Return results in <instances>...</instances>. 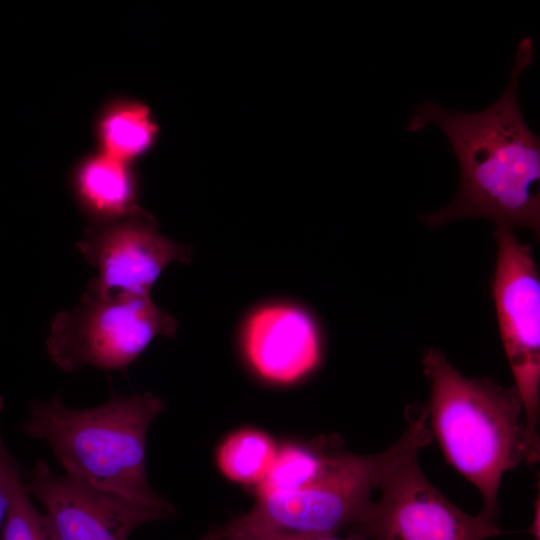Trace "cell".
<instances>
[{
  "label": "cell",
  "mask_w": 540,
  "mask_h": 540,
  "mask_svg": "<svg viewBox=\"0 0 540 540\" xmlns=\"http://www.w3.org/2000/svg\"><path fill=\"white\" fill-rule=\"evenodd\" d=\"M535 58L531 37L517 46L508 84L478 112L447 109L426 100L414 108L407 130L438 126L454 152L460 182L454 199L423 216L435 228L453 220L488 218L496 226L540 234V138L527 125L518 98L522 73Z\"/></svg>",
  "instance_id": "1"
},
{
  "label": "cell",
  "mask_w": 540,
  "mask_h": 540,
  "mask_svg": "<svg viewBox=\"0 0 540 540\" xmlns=\"http://www.w3.org/2000/svg\"><path fill=\"white\" fill-rule=\"evenodd\" d=\"M165 401L145 392L114 390L98 406L75 409L56 395L29 402L22 432L49 445L65 474L94 488L152 505L171 504L151 487L146 439Z\"/></svg>",
  "instance_id": "2"
},
{
  "label": "cell",
  "mask_w": 540,
  "mask_h": 540,
  "mask_svg": "<svg viewBox=\"0 0 540 540\" xmlns=\"http://www.w3.org/2000/svg\"><path fill=\"white\" fill-rule=\"evenodd\" d=\"M431 386L430 431L449 464L480 492L481 514L495 521L503 474L526 460L523 404L515 387L463 376L439 350L425 354Z\"/></svg>",
  "instance_id": "3"
},
{
  "label": "cell",
  "mask_w": 540,
  "mask_h": 540,
  "mask_svg": "<svg viewBox=\"0 0 540 540\" xmlns=\"http://www.w3.org/2000/svg\"><path fill=\"white\" fill-rule=\"evenodd\" d=\"M408 426L375 455L336 451L324 472L300 489L255 497L252 508L220 527L229 533L337 534L360 524L384 476L404 455L432 439L423 412L408 413Z\"/></svg>",
  "instance_id": "4"
},
{
  "label": "cell",
  "mask_w": 540,
  "mask_h": 540,
  "mask_svg": "<svg viewBox=\"0 0 540 540\" xmlns=\"http://www.w3.org/2000/svg\"><path fill=\"white\" fill-rule=\"evenodd\" d=\"M176 332V319L150 295L84 293L77 306L53 317L46 349L64 372L91 366L125 374L155 338Z\"/></svg>",
  "instance_id": "5"
},
{
  "label": "cell",
  "mask_w": 540,
  "mask_h": 540,
  "mask_svg": "<svg viewBox=\"0 0 540 540\" xmlns=\"http://www.w3.org/2000/svg\"><path fill=\"white\" fill-rule=\"evenodd\" d=\"M492 297L499 332L524 413L526 460L539 461L540 279L532 249L496 226Z\"/></svg>",
  "instance_id": "6"
},
{
  "label": "cell",
  "mask_w": 540,
  "mask_h": 540,
  "mask_svg": "<svg viewBox=\"0 0 540 540\" xmlns=\"http://www.w3.org/2000/svg\"><path fill=\"white\" fill-rule=\"evenodd\" d=\"M418 453H407L390 468L379 499L351 531L369 540H487L502 533L495 521L449 501L423 474Z\"/></svg>",
  "instance_id": "7"
},
{
  "label": "cell",
  "mask_w": 540,
  "mask_h": 540,
  "mask_svg": "<svg viewBox=\"0 0 540 540\" xmlns=\"http://www.w3.org/2000/svg\"><path fill=\"white\" fill-rule=\"evenodd\" d=\"M45 509L56 540H129L144 524L174 516L172 504L152 505L106 492L36 462L24 482Z\"/></svg>",
  "instance_id": "8"
},
{
  "label": "cell",
  "mask_w": 540,
  "mask_h": 540,
  "mask_svg": "<svg viewBox=\"0 0 540 540\" xmlns=\"http://www.w3.org/2000/svg\"><path fill=\"white\" fill-rule=\"evenodd\" d=\"M75 247L98 270L84 292L98 297L149 296L169 264L190 263L192 255L188 246L161 235L148 213L91 224Z\"/></svg>",
  "instance_id": "9"
},
{
  "label": "cell",
  "mask_w": 540,
  "mask_h": 540,
  "mask_svg": "<svg viewBox=\"0 0 540 540\" xmlns=\"http://www.w3.org/2000/svg\"><path fill=\"white\" fill-rule=\"evenodd\" d=\"M244 357L264 381L289 385L319 365L322 337L314 316L290 302H271L252 310L240 334Z\"/></svg>",
  "instance_id": "10"
},
{
  "label": "cell",
  "mask_w": 540,
  "mask_h": 540,
  "mask_svg": "<svg viewBox=\"0 0 540 540\" xmlns=\"http://www.w3.org/2000/svg\"><path fill=\"white\" fill-rule=\"evenodd\" d=\"M71 187L93 225L147 214L138 205V185L130 164L102 152L76 166Z\"/></svg>",
  "instance_id": "11"
},
{
  "label": "cell",
  "mask_w": 540,
  "mask_h": 540,
  "mask_svg": "<svg viewBox=\"0 0 540 540\" xmlns=\"http://www.w3.org/2000/svg\"><path fill=\"white\" fill-rule=\"evenodd\" d=\"M97 133L102 153L131 164L153 145L157 126L148 107L117 101L102 112Z\"/></svg>",
  "instance_id": "12"
},
{
  "label": "cell",
  "mask_w": 540,
  "mask_h": 540,
  "mask_svg": "<svg viewBox=\"0 0 540 540\" xmlns=\"http://www.w3.org/2000/svg\"><path fill=\"white\" fill-rule=\"evenodd\" d=\"M278 446L266 432L242 428L230 433L216 451L220 472L229 480L255 487L270 470Z\"/></svg>",
  "instance_id": "13"
},
{
  "label": "cell",
  "mask_w": 540,
  "mask_h": 540,
  "mask_svg": "<svg viewBox=\"0 0 540 540\" xmlns=\"http://www.w3.org/2000/svg\"><path fill=\"white\" fill-rule=\"evenodd\" d=\"M336 451L326 444L292 443L278 447L270 470L255 487V497L305 487L324 472Z\"/></svg>",
  "instance_id": "14"
},
{
  "label": "cell",
  "mask_w": 540,
  "mask_h": 540,
  "mask_svg": "<svg viewBox=\"0 0 540 540\" xmlns=\"http://www.w3.org/2000/svg\"><path fill=\"white\" fill-rule=\"evenodd\" d=\"M0 540H56L44 514L33 505L17 460L10 471V503Z\"/></svg>",
  "instance_id": "15"
},
{
  "label": "cell",
  "mask_w": 540,
  "mask_h": 540,
  "mask_svg": "<svg viewBox=\"0 0 540 540\" xmlns=\"http://www.w3.org/2000/svg\"><path fill=\"white\" fill-rule=\"evenodd\" d=\"M211 540H369L361 533L351 531L345 538L336 534H291L279 532L229 533L220 528L209 531Z\"/></svg>",
  "instance_id": "16"
},
{
  "label": "cell",
  "mask_w": 540,
  "mask_h": 540,
  "mask_svg": "<svg viewBox=\"0 0 540 540\" xmlns=\"http://www.w3.org/2000/svg\"><path fill=\"white\" fill-rule=\"evenodd\" d=\"M3 408L4 401L0 395V418ZM15 460L4 443L0 427V532L10 503V471Z\"/></svg>",
  "instance_id": "17"
},
{
  "label": "cell",
  "mask_w": 540,
  "mask_h": 540,
  "mask_svg": "<svg viewBox=\"0 0 540 540\" xmlns=\"http://www.w3.org/2000/svg\"><path fill=\"white\" fill-rule=\"evenodd\" d=\"M530 533L534 536L536 540H540V529H539V500L537 501V510H535V517L530 529Z\"/></svg>",
  "instance_id": "18"
}]
</instances>
